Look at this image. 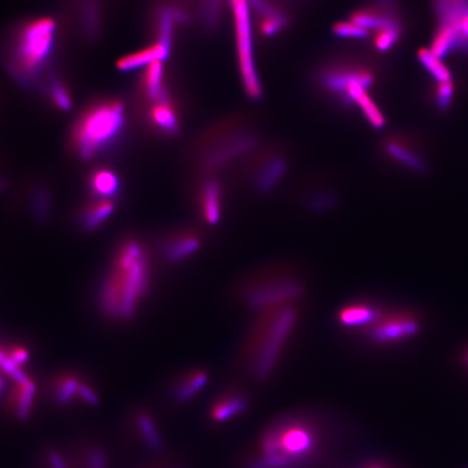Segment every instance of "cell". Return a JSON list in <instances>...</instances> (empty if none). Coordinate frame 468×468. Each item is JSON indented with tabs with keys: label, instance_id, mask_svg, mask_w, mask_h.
<instances>
[{
	"label": "cell",
	"instance_id": "obj_12",
	"mask_svg": "<svg viewBox=\"0 0 468 468\" xmlns=\"http://www.w3.org/2000/svg\"><path fill=\"white\" fill-rule=\"evenodd\" d=\"M148 126L164 137H174L181 128L180 114L169 89L155 100L145 101Z\"/></svg>",
	"mask_w": 468,
	"mask_h": 468
},
{
	"label": "cell",
	"instance_id": "obj_15",
	"mask_svg": "<svg viewBox=\"0 0 468 468\" xmlns=\"http://www.w3.org/2000/svg\"><path fill=\"white\" fill-rule=\"evenodd\" d=\"M289 163L282 154L272 153L261 157L249 174V182L254 191L269 194L275 191L287 176Z\"/></svg>",
	"mask_w": 468,
	"mask_h": 468
},
{
	"label": "cell",
	"instance_id": "obj_2",
	"mask_svg": "<svg viewBox=\"0 0 468 468\" xmlns=\"http://www.w3.org/2000/svg\"><path fill=\"white\" fill-rule=\"evenodd\" d=\"M151 280L149 252L135 238L123 241L98 291L101 311L113 320H131L147 295Z\"/></svg>",
	"mask_w": 468,
	"mask_h": 468
},
{
	"label": "cell",
	"instance_id": "obj_22",
	"mask_svg": "<svg viewBox=\"0 0 468 468\" xmlns=\"http://www.w3.org/2000/svg\"><path fill=\"white\" fill-rule=\"evenodd\" d=\"M208 380H210V374L204 368H194L184 373L174 385V399L179 403L192 400L205 388Z\"/></svg>",
	"mask_w": 468,
	"mask_h": 468
},
{
	"label": "cell",
	"instance_id": "obj_39",
	"mask_svg": "<svg viewBox=\"0 0 468 468\" xmlns=\"http://www.w3.org/2000/svg\"><path fill=\"white\" fill-rule=\"evenodd\" d=\"M78 398L82 399L89 405H96L99 402L98 395L93 390L92 387L85 383L84 380L80 384V390H78Z\"/></svg>",
	"mask_w": 468,
	"mask_h": 468
},
{
	"label": "cell",
	"instance_id": "obj_29",
	"mask_svg": "<svg viewBox=\"0 0 468 468\" xmlns=\"http://www.w3.org/2000/svg\"><path fill=\"white\" fill-rule=\"evenodd\" d=\"M224 0H198V19L206 32H214L220 26Z\"/></svg>",
	"mask_w": 468,
	"mask_h": 468
},
{
	"label": "cell",
	"instance_id": "obj_4",
	"mask_svg": "<svg viewBox=\"0 0 468 468\" xmlns=\"http://www.w3.org/2000/svg\"><path fill=\"white\" fill-rule=\"evenodd\" d=\"M126 124V109L121 100L105 97L92 101L71 126V153L84 162L102 156L119 145Z\"/></svg>",
	"mask_w": 468,
	"mask_h": 468
},
{
	"label": "cell",
	"instance_id": "obj_5",
	"mask_svg": "<svg viewBox=\"0 0 468 468\" xmlns=\"http://www.w3.org/2000/svg\"><path fill=\"white\" fill-rule=\"evenodd\" d=\"M306 295V283L299 271L277 265L254 271L236 287L239 304L255 312L299 306Z\"/></svg>",
	"mask_w": 468,
	"mask_h": 468
},
{
	"label": "cell",
	"instance_id": "obj_24",
	"mask_svg": "<svg viewBox=\"0 0 468 468\" xmlns=\"http://www.w3.org/2000/svg\"><path fill=\"white\" fill-rule=\"evenodd\" d=\"M167 89L163 62L156 61L148 66L139 82L140 95L143 96V101L155 100Z\"/></svg>",
	"mask_w": 468,
	"mask_h": 468
},
{
	"label": "cell",
	"instance_id": "obj_11",
	"mask_svg": "<svg viewBox=\"0 0 468 468\" xmlns=\"http://www.w3.org/2000/svg\"><path fill=\"white\" fill-rule=\"evenodd\" d=\"M191 20V12L182 0H161L154 8V44H161L172 54L176 30L189 25Z\"/></svg>",
	"mask_w": 468,
	"mask_h": 468
},
{
	"label": "cell",
	"instance_id": "obj_37",
	"mask_svg": "<svg viewBox=\"0 0 468 468\" xmlns=\"http://www.w3.org/2000/svg\"><path fill=\"white\" fill-rule=\"evenodd\" d=\"M453 98V85L451 82L440 83L438 89H437V97L436 102L441 111L447 110L452 102Z\"/></svg>",
	"mask_w": 468,
	"mask_h": 468
},
{
	"label": "cell",
	"instance_id": "obj_35",
	"mask_svg": "<svg viewBox=\"0 0 468 468\" xmlns=\"http://www.w3.org/2000/svg\"><path fill=\"white\" fill-rule=\"evenodd\" d=\"M401 36V30H392L382 32L374 36V47L380 52H387L399 42Z\"/></svg>",
	"mask_w": 468,
	"mask_h": 468
},
{
	"label": "cell",
	"instance_id": "obj_40",
	"mask_svg": "<svg viewBox=\"0 0 468 468\" xmlns=\"http://www.w3.org/2000/svg\"><path fill=\"white\" fill-rule=\"evenodd\" d=\"M47 462L49 468H70L64 455L58 451L49 452L47 455Z\"/></svg>",
	"mask_w": 468,
	"mask_h": 468
},
{
	"label": "cell",
	"instance_id": "obj_14",
	"mask_svg": "<svg viewBox=\"0 0 468 468\" xmlns=\"http://www.w3.org/2000/svg\"><path fill=\"white\" fill-rule=\"evenodd\" d=\"M103 17L101 0H73V24L77 36L86 44H95L100 37Z\"/></svg>",
	"mask_w": 468,
	"mask_h": 468
},
{
	"label": "cell",
	"instance_id": "obj_19",
	"mask_svg": "<svg viewBox=\"0 0 468 468\" xmlns=\"http://www.w3.org/2000/svg\"><path fill=\"white\" fill-rule=\"evenodd\" d=\"M249 8L260 18L261 35L272 37L289 25V17L272 0H247Z\"/></svg>",
	"mask_w": 468,
	"mask_h": 468
},
{
	"label": "cell",
	"instance_id": "obj_18",
	"mask_svg": "<svg viewBox=\"0 0 468 468\" xmlns=\"http://www.w3.org/2000/svg\"><path fill=\"white\" fill-rule=\"evenodd\" d=\"M87 191L93 200H116L121 192V177L107 166L95 168L87 177Z\"/></svg>",
	"mask_w": 468,
	"mask_h": 468
},
{
	"label": "cell",
	"instance_id": "obj_33",
	"mask_svg": "<svg viewBox=\"0 0 468 468\" xmlns=\"http://www.w3.org/2000/svg\"><path fill=\"white\" fill-rule=\"evenodd\" d=\"M419 60L422 66L428 71L429 74L435 78L437 82L448 83L451 82L452 75L450 73L449 68L445 66L443 60L438 56H435L431 49L419 50Z\"/></svg>",
	"mask_w": 468,
	"mask_h": 468
},
{
	"label": "cell",
	"instance_id": "obj_7",
	"mask_svg": "<svg viewBox=\"0 0 468 468\" xmlns=\"http://www.w3.org/2000/svg\"><path fill=\"white\" fill-rule=\"evenodd\" d=\"M320 86L333 97L342 107H358L368 96V89L374 85L372 71L354 64H332L320 71Z\"/></svg>",
	"mask_w": 468,
	"mask_h": 468
},
{
	"label": "cell",
	"instance_id": "obj_27",
	"mask_svg": "<svg viewBox=\"0 0 468 468\" xmlns=\"http://www.w3.org/2000/svg\"><path fill=\"white\" fill-rule=\"evenodd\" d=\"M36 385L30 380L23 384L16 383V387L10 392L9 404L14 415L20 421H26L30 417L35 400Z\"/></svg>",
	"mask_w": 468,
	"mask_h": 468
},
{
	"label": "cell",
	"instance_id": "obj_13",
	"mask_svg": "<svg viewBox=\"0 0 468 468\" xmlns=\"http://www.w3.org/2000/svg\"><path fill=\"white\" fill-rule=\"evenodd\" d=\"M204 245V236L198 229H182L167 234L161 243V255L169 265L189 260Z\"/></svg>",
	"mask_w": 468,
	"mask_h": 468
},
{
	"label": "cell",
	"instance_id": "obj_21",
	"mask_svg": "<svg viewBox=\"0 0 468 468\" xmlns=\"http://www.w3.org/2000/svg\"><path fill=\"white\" fill-rule=\"evenodd\" d=\"M114 210L115 200L90 198L77 215L78 224L86 232H93L104 224Z\"/></svg>",
	"mask_w": 468,
	"mask_h": 468
},
{
	"label": "cell",
	"instance_id": "obj_1",
	"mask_svg": "<svg viewBox=\"0 0 468 468\" xmlns=\"http://www.w3.org/2000/svg\"><path fill=\"white\" fill-rule=\"evenodd\" d=\"M59 25L52 17L30 18L10 30L0 49L4 68L26 90L42 91L54 70Z\"/></svg>",
	"mask_w": 468,
	"mask_h": 468
},
{
	"label": "cell",
	"instance_id": "obj_32",
	"mask_svg": "<svg viewBox=\"0 0 468 468\" xmlns=\"http://www.w3.org/2000/svg\"><path fill=\"white\" fill-rule=\"evenodd\" d=\"M136 425L145 445L153 451H160L163 447V443L152 417L147 413H139L136 416Z\"/></svg>",
	"mask_w": 468,
	"mask_h": 468
},
{
	"label": "cell",
	"instance_id": "obj_23",
	"mask_svg": "<svg viewBox=\"0 0 468 468\" xmlns=\"http://www.w3.org/2000/svg\"><path fill=\"white\" fill-rule=\"evenodd\" d=\"M42 91L47 100L49 101L50 104L56 107V110L68 112L72 109L73 99L70 86L56 70L46 77Z\"/></svg>",
	"mask_w": 468,
	"mask_h": 468
},
{
	"label": "cell",
	"instance_id": "obj_42",
	"mask_svg": "<svg viewBox=\"0 0 468 468\" xmlns=\"http://www.w3.org/2000/svg\"><path fill=\"white\" fill-rule=\"evenodd\" d=\"M6 384L4 382L3 376L0 374V395L3 394L4 390H5Z\"/></svg>",
	"mask_w": 468,
	"mask_h": 468
},
{
	"label": "cell",
	"instance_id": "obj_9",
	"mask_svg": "<svg viewBox=\"0 0 468 468\" xmlns=\"http://www.w3.org/2000/svg\"><path fill=\"white\" fill-rule=\"evenodd\" d=\"M419 331V322L408 312L383 309L378 319L358 336L370 345L378 347L396 345L412 337Z\"/></svg>",
	"mask_w": 468,
	"mask_h": 468
},
{
	"label": "cell",
	"instance_id": "obj_34",
	"mask_svg": "<svg viewBox=\"0 0 468 468\" xmlns=\"http://www.w3.org/2000/svg\"><path fill=\"white\" fill-rule=\"evenodd\" d=\"M332 30L334 35L340 40H366L371 35L370 32L352 21L338 22Z\"/></svg>",
	"mask_w": 468,
	"mask_h": 468
},
{
	"label": "cell",
	"instance_id": "obj_10",
	"mask_svg": "<svg viewBox=\"0 0 468 468\" xmlns=\"http://www.w3.org/2000/svg\"><path fill=\"white\" fill-rule=\"evenodd\" d=\"M257 143V138L248 131L229 133L203 151L200 157L203 169L208 174H215L216 170L253 151Z\"/></svg>",
	"mask_w": 468,
	"mask_h": 468
},
{
	"label": "cell",
	"instance_id": "obj_41",
	"mask_svg": "<svg viewBox=\"0 0 468 468\" xmlns=\"http://www.w3.org/2000/svg\"><path fill=\"white\" fill-rule=\"evenodd\" d=\"M7 177H6L5 173H4L3 169L0 168V192L6 189L7 186Z\"/></svg>",
	"mask_w": 468,
	"mask_h": 468
},
{
	"label": "cell",
	"instance_id": "obj_3",
	"mask_svg": "<svg viewBox=\"0 0 468 468\" xmlns=\"http://www.w3.org/2000/svg\"><path fill=\"white\" fill-rule=\"evenodd\" d=\"M299 318V306L256 313L239 352L241 364L255 380H268L277 370L297 330Z\"/></svg>",
	"mask_w": 468,
	"mask_h": 468
},
{
	"label": "cell",
	"instance_id": "obj_36",
	"mask_svg": "<svg viewBox=\"0 0 468 468\" xmlns=\"http://www.w3.org/2000/svg\"><path fill=\"white\" fill-rule=\"evenodd\" d=\"M4 352H5L6 356L9 359L10 361L14 366H19V368L25 364L28 361V358H30V352L26 349V347L21 345L9 346L7 349H4Z\"/></svg>",
	"mask_w": 468,
	"mask_h": 468
},
{
	"label": "cell",
	"instance_id": "obj_16",
	"mask_svg": "<svg viewBox=\"0 0 468 468\" xmlns=\"http://www.w3.org/2000/svg\"><path fill=\"white\" fill-rule=\"evenodd\" d=\"M198 210L206 226H218L224 216V186L215 174H206L198 192Z\"/></svg>",
	"mask_w": 468,
	"mask_h": 468
},
{
	"label": "cell",
	"instance_id": "obj_17",
	"mask_svg": "<svg viewBox=\"0 0 468 468\" xmlns=\"http://www.w3.org/2000/svg\"><path fill=\"white\" fill-rule=\"evenodd\" d=\"M382 311L378 304L358 299L342 306L335 313V322L340 330L358 335L376 321Z\"/></svg>",
	"mask_w": 468,
	"mask_h": 468
},
{
	"label": "cell",
	"instance_id": "obj_26",
	"mask_svg": "<svg viewBox=\"0 0 468 468\" xmlns=\"http://www.w3.org/2000/svg\"><path fill=\"white\" fill-rule=\"evenodd\" d=\"M28 200L34 220L40 224L46 222L52 212V193L49 186L44 182H35L28 189Z\"/></svg>",
	"mask_w": 468,
	"mask_h": 468
},
{
	"label": "cell",
	"instance_id": "obj_8",
	"mask_svg": "<svg viewBox=\"0 0 468 468\" xmlns=\"http://www.w3.org/2000/svg\"><path fill=\"white\" fill-rule=\"evenodd\" d=\"M439 25L431 52L443 60L455 50H468V0H433Z\"/></svg>",
	"mask_w": 468,
	"mask_h": 468
},
{
	"label": "cell",
	"instance_id": "obj_43",
	"mask_svg": "<svg viewBox=\"0 0 468 468\" xmlns=\"http://www.w3.org/2000/svg\"><path fill=\"white\" fill-rule=\"evenodd\" d=\"M364 468H384V467H382V466H378V465H371V466H366V467Z\"/></svg>",
	"mask_w": 468,
	"mask_h": 468
},
{
	"label": "cell",
	"instance_id": "obj_38",
	"mask_svg": "<svg viewBox=\"0 0 468 468\" xmlns=\"http://www.w3.org/2000/svg\"><path fill=\"white\" fill-rule=\"evenodd\" d=\"M85 467L107 468V457L104 451L98 447L90 448L87 452Z\"/></svg>",
	"mask_w": 468,
	"mask_h": 468
},
{
	"label": "cell",
	"instance_id": "obj_6",
	"mask_svg": "<svg viewBox=\"0 0 468 468\" xmlns=\"http://www.w3.org/2000/svg\"><path fill=\"white\" fill-rule=\"evenodd\" d=\"M319 435L310 423L287 419L261 436L258 455L248 468H297L315 457Z\"/></svg>",
	"mask_w": 468,
	"mask_h": 468
},
{
	"label": "cell",
	"instance_id": "obj_25",
	"mask_svg": "<svg viewBox=\"0 0 468 468\" xmlns=\"http://www.w3.org/2000/svg\"><path fill=\"white\" fill-rule=\"evenodd\" d=\"M169 52L161 44H153L145 49L124 56L117 62V68L121 72H131L150 66L156 61L164 62L169 58Z\"/></svg>",
	"mask_w": 468,
	"mask_h": 468
},
{
	"label": "cell",
	"instance_id": "obj_30",
	"mask_svg": "<svg viewBox=\"0 0 468 468\" xmlns=\"http://www.w3.org/2000/svg\"><path fill=\"white\" fill-rule=\"evenodd\" d=\"M385 150L392 159L402 165L407 166L414 172H423L425 168L424 162L417 154L405 147L403 143L396 140H389L385 145Z\"/></svg>",
	"mask_w": 468,
	"mask_h": 468
},
{
	"label": "cell",
	"instance_id": "obj_31",
	"mask_svg": "<svg viewBox=\"0 0 468 468\" xmlns=\"http://www.w3.org/2000/svg\"><path fill=\"white\" fill-rule=\"evenodd\" d=\"M337 194L325 188L312 190L305 196L306 208L316 214L330 212L337 206Z\"/></svg>",
	"mask_w": 468,
	"mask_h": 468
},
{
	"label": "cell",
	"instance_id": "obj_20",
	"mask_svg": "<svg viewBox=\"0 0 468 468\" xmlns=\"http://www.w3.org/2000/svg\"><path fill=\"white\" fill-rule=\"evenodd\" d=\"M248 409V400L240 392H224L215 400L210 411V419L215 423L228 422L234 417L240 416Z\"/></svg>",
	"mask_w": 468,
	"mask_h": 468
},
{
	"label": "cell",
	"instance_id": "obj_28",
	"mask_svg": "<svg viewBox=\"0 0 468 468\" xmlns=\"http://www.w3.org/2000/svg\"><path fill=\"white\" fill-rule=\"evenodd\" d=\"M83 380L74 373H62L52 384V396L59 405H68L78 398V390Z\"/></svg>",
	"mask_w": 468,
	"mask_h": 468
}]
</instances>
